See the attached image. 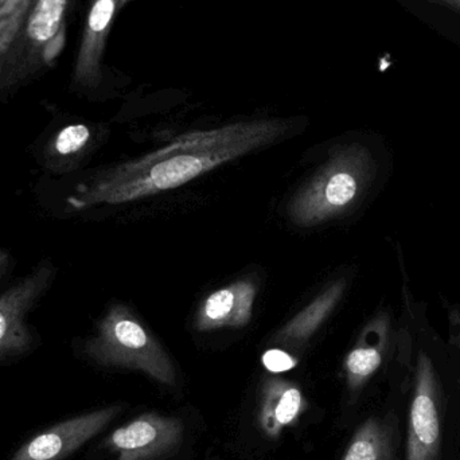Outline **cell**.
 Wrapping results in <instances>:
<instances>
[{
	"label": "cell",
	"instance_id": "8fae6325",
	"mask_svg": "<svg viewBox=\"0 0 460 460\" xmlns=\"http://www.w3.org/2000/svg\"><path fill=\"white\" fill-rule=\"evenodd\" d=\"M256 294V284L252 280H238L213 292L199 305L194 316V329L213 332L246 326L253 315Z\"/></svg>",
	"mask_w": 460,
	"mask_h": 460
},
{
	"label": "cell",
	"instance_id": "5b68a950",
	"mask_svg": "<svg viewBox=\"0 0 460 460\" xmlns=\"http://www.w3.org/2000/svg\"><path fill=\"white\" fill-rule=\"evenodd\" d=\"M442 447V391L432 359L420 353L408 418L405 460H439Z\"/></svg>",
	"mask_w": 460,
	"mask_h": 460
},
{
	"label": "cell",
	"instance_id": "7a4b0ae2",
	"mask_svg": "<svg viewBox=\"0 0 460 460\" xmlns=\"http://www.w3.org/2000/svg\"><path fill=\"white\" fill-rule=\"evenodd\" d=\"M375 175L372 153L364 146L335 148L324 166L292 197L287 207L297 226H319L343 215L364 196Z\"/></svg>",
	"mask_w": 460,
	"mask_h": 460
},
{
	"label": "cell",
	"instance_id": "8992f818",
	"mask_svg": "<svg viewBox=\"0 0 460 460\" xmlns=\"http://www.w3.org/2000/svg\"><path fill=\"white\" fill-rule=\"evenodd\" d=\"M56 273L53 262L40 261L0 295V361L22 356L31 349L32 335L26 316L50 288Z\"/></svg>",
	"mask_w": 460,
	"mask_h": 460
},
{
	"label": "cell",
	"instance_id": "6da1fadb",
	"mask_svg": "<svg viewBox=\"0 0 460 460\" xmlns=\"http://www.w3.org/2000/svg\"><path fill=\"white\" fill-rule=\"evenodd\" d=\"M287 128L286 121L262 120L185 135L169 147L89 178L77 186L67 204L77 210L94 205L126 204L180 188L226 162L273 142Z\"/></svg>",
	"mask_w": 460,
	"mask_h": 460
},
{
	"label": "cell",
	"instance_id": "5bb4252c",
	"mask_svg": "<svg viewBox=\"0 0 460 460\" xmlns=\"http://www.w3.org/2000/svg\"><path fill=\"white\" fill-rule=\"evenodd\" d=\"M394 419L372 416L357 429L342 460H394Z\"/></svg>",
	"mask_w": 460,
	"mask_h": 460
},
{
	"label": "cell",
	"instance_id": "d6986e66",
	"mask_svg": "<svg viewBox=\"0 0 460 460\" xmlns=\"http://www.w3.org/2000/svg\"><path fill=\"white\" fill-rule=\"evenodd\" d=\"M13 256L10 252L0 249V278L7 272L8 268L13 265Z\"/></svg>",
	"mask_w": 460,
	"mask_h": 460
},
{
	"label": "cell",
	"instance_id": "e0dca14e",
	"mask_svg": "<svg viewBox=\"0 0 460 460\" xmlns=\"http://www.w3.org/2000/svg\"><path fill=\"white\" fill-rule=\"evenodd\" d=\"M261 361L265 369L270 370V373L288 372V370L294 369L297 364L294 357L289 356L286 351L279 350V349H270V350L265 351Z\"/></svg>",
	"mask_w": 460,
	"mask_h": 460
},
{
	"label": "cell",
	"instance_id": "3957f363",
	"mask_svg": "<svg viewBox=\"0 0 460 460\" xmlns=\"http://www.w3.org/2000/svg\"><path fill=\"white\" fill-rule=\"evenodd\" d=\"M84 351L102 367L137 370L162 385H177L169 354L126 305H115L107 311Z\"/></svg>",
	"mask_w": 460,
	"mask_h": 460
},
{
	"label": "cell",
	"instance_id": "52a82bcc",
	"mask_svg": "<svg viewBox=\"0 0 460 460\" xmlns=\"http://www.w3.org/2000/svg\"><path fill=\"white\" fill-rule=\"evenodd\" d=\"M183 435L180 419L148 412L115 429L104 446L115 460H164L178 453Z\"/></svg>",
	"mask_w": 460,
	"mask_h": 460
},
{
	"label": "cell",
	"instance_id": "9c48e42d",
	"mask_svg": "<svg viewBox=\"0 0 460 460\" xmlns=\"http://www.w3.org/2000/svg\"><path fill=\"white\" fill-rule=\"evenodd\" d=\"M120 0H93L84 27L73 70V83L80 88H94L102 80V64L113 18Z\"/></svg>",
	"mask_w": 460,
	"mask_h": 460
},
{
	"label": "cell",
	"instance_id": "ffe728a7",
	"mask_svg": "<svg viewBox=\"0 0 460 460\" xmlns=\"http://www.w3.org/2000/svg\"><path fill=\"white\" fill-rule=\"evenodd\" d=\"M438 2L453 8L454 11H458L460 13V0H438Z\"/></svg>",
	"mask_w": 460,
	"mask_h": 460
},
{
	"label": "cell",
	"instance_id": "4fadbf2b",
	"mask_svg": "<svg viewBox=\"0 0 460 460\" xmlns=\"http://www.w3.org/2000/svg\"><path fill=\"white\" fill-rule=\"evenodd\" d=\"M346 281L343 279L332 283L324 289L307 307L297 313L291 321L273 338V342L288 348H302L315 334L316 330L327 321L335 305L345 292Z\"/></svg>",
	"mask_w": 460,
	"mask_h": 460
},
{
	"label": "cell",
	"instance_id": "ba28073f",
	"mask_svg": "<svg viewBox=\"0 0 460 460\" xmlns=\"http://www.w3.org/2000/svg\"><path fill=\"white\" fill-rule=\"evenodd\" d=\"M121 411V405H110L59 421L24 443L11 460H65L102 434Z\"/></svg>",
	"mask_w": 460,
	"mask_h": 460
},
{
	"label": "cell",
	"instance_id": "7c38bea8",
	"mask_svg": "<svg viewBox=\"0 0 460 460\" xmlns=\"http://www.w3.org/2000/svg\"><path fill=\"white\" fill-rule=\"evenodd\" d=\"M391 323L388 315H380L367 324L357 345L343 362L346 384L351 394H359L377 373L385 358Z\"/></svg>",
	"mask_w": 460,
	"mask_h": 460
},
{
	"label": "cell",
	"instance_id": "2e32d148",
	"mask_svg": "<svg viewBox=\"0 0 460 460\" xmlns=\"http://www.w3.org/2000/svg\"><path fill=\"white\" fill-rule=\"evenodd\" d=\"M91 129L85 124H70L62 128L49 147V159L53 166L80 155L91 142Z\"/></svg>",
	"mask_w": 460,
	"mask_h": 460
},
{
	"label": "cell",
	"instance_id": "9a60e30c",
	"mask_svg": "<svg viewBox=\"0 0 460 460\" xmlns=\"http://www.w3.org/2000/svg\"><path fill=\"white\" fill-rule=\"evenodd\" d=\"M34 0H0V75Z\"/></svg>",
	"mask_w": 460,
	"mask_h": 460
},
{
	"label": "cell",
	"instance_id": "30bf717a",
	"mask_svg": "<svg viewBox=\"0 0 460 460\" xmlns=\"http://www.w3.org/2000/svg\"><path fill=\"white\" fill-rule=\"evenodd\" d=\"M307 407V399L297 384L270 377L260 389L257 423L268 439L276 440L287 429L296 426Z\"/></svg>",
	"mask_w": 460,
	"mask_h": 460
},
{
	"label": "cell",
	"instance_id": "44dd1931",
	"mask_svg": "<svg viewBox=\"0 0 460 460\" xmlns=\"http://www.w3.org/2000/svg\"><path fill=\"white\" fill-rule=\"evenodd\" d=\"M128 2H131V0H120V8H123Z\"/></svg>",
	"mask_w": 460,
	"mask_h": 460
},
{
	"label": "cell",
	"instance_id": "ac0fdd59",
	"mask_svg": "<svg viewBox=\"0 0 460 460\" xmlns=\"http://www.w3.org/2000/svg\"><path fill=\"white\" fill-rule=\"evenodd\" d=\"M451 326H453L454 343L460 350V314L453 313L450 315Z\"/></svg>",
	"mask_w": 460,
	"mask_h": 460
},
{
	"label": "cell",
	"instance_id": "277c9868",
	"mask_svg": "<svg viewBox=\"0 0 460 460\" xmlns=\"http://www.w3.org/2000/svg\"><path fill=\"white\" fill-rule=\"evenodd\" d=\"M72 0H34L11 51L0 86H13L45 67L61 54L66 40V16Z\"/></svg>",
	"mask_w": 460,
	"mask_h": 460
}]
</instances>
